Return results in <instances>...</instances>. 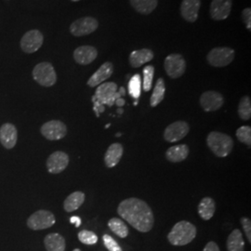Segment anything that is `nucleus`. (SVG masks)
<instances>
[{
	"label": "nucleus",
	"mask_w": 251,
	"mask_h": 251,
	"mask_svg": "<svg viewBox=\"0 0 251 251\" xmlns=\"http://www.w3.org/2000/svg\"><path fill=\"white\" fill-rule=\"evenodd\" d=\"M117 213L141 233H148L153 227L154 217L152 209L142 199L131 198L123 200L117 207Z\"/></svg>",
	"instance_id": "1"
},
{
	"label": "nucleus",
	"mask_w": 251,
	"mask_h": 251,
	"mask_svg": "<svg viewBox=\"0 0 251 251\" xmlns=\"http://www.w3.org/2000/svg\"><path fill=\"white\" fill-rule=\"evenodd\" d=\"M197 233V227L195 225L186 221H181L173 226L168 234V240L173 246H185L196 238Z\"/></svg>",
	"instance_id": "2"
},
{
	"label": "nucleus",
	"mask_w": 251,
	"mask_h": 251,
	"mask_svg": "<svg viewBox=\"0 0 251 251\" xmlns=\"http://www.w3.org/2000/svg\"><path fill=\"white\" fill-rule=\"evenodd\" d=\"M206 144L218 157H226L233 148V139L229 135L218 131H212L207 135Z\"/></svg>",
	"instance_id": "3"
},
{
	"label": "nucleus",
	"mask_w": 251,
	"mask_h": 251,
	"mask_svg": "<svg viewBox=\"0 0 251 251\" xmlns=\"http://www.w3.org/2000/svg\"><path fill=\"white\" fill-rule=\"evenodd\" d=\"M118 98H121V96L117 91V84L114 82H106L98 86L92 100L93 102L98 101L102 105L106 104L111 107Z\"/></svg>",
	"instance_id": "4"
},
{
	"label": "nucleus",
	"mask_w": 251,
	"mask_h": 251,
	"mask_svg": "<svg viewBox=\"0 0 251 251\" xmlns=\"http://www.w3.org/2000/svg\"><path fill=\"white\" fill-rule=\"evenodd\" d=\"M33 77L39 85L43 87H52L57 81V75L50 63H38L33 70Z\"/></svg>",
	"instance_id": "5"
},
{
	"label": "nucleus",
	"mask_w": 251,
	"mask_h": 251,
	"mask_svg": "<svg viewBox=\"0 0 251 251\" xmlns=\"http://www.w3.org/2000/svg\"><path fill=\"white\" fill-rule=\"evenodd\" d=\"M234 59V50L230 48H215L211 50L207 56L206 61L213 67H225L232 63Z\"/></svg>",
	"instance_id": "6"
},
{
	"label": "nucleus",
	"mask_w": 251,
	"mask_h": 251,
	"mask_svg": "<svg viewBox=\"0 0 251 251\" xmlns=\"http://www.w3.org/2000/svg\"><path fill=\"white\" fill-rule=\"evenodd\" d=\"M55 222L56 220L52 212L41 209L29 217L27 220V225L34 231H39L50 228L55 225Z\"/></svg>",
	"instance_id": "7"
},
{
	"label": "nucleus",
	"mask_w": 251,
	"mask_h": 251,
	"mask_svg": "<svg viewBox=\"0 0 251 251\" xmlns=\"http://www.w3.org/2000/svg\"><path fill=\"white\" fill-rule=\"evenodd\" d=\"M165 70L171 78H179L186 71V62L180 54L169 55L164 63Z\"/></svg>",
	"instance_id": "8"
},
{
	"label": "nucleus",
	"mask_w": 251,
	"mask_h": 251,
	"mask_svg": "<svg viewBox=\"0 0 251 251\" xmlns=\"http://www.w3.org/2000/svg\"><path fill=\"white\" fill-rule=\"evenodd\" d=\"M44 42V36L38 30H30L26 32L21 39L20 45L23 51L25 53H35L37 51Z\"/></svg>",
	"instance_id": "9"
},
{
	"label": "nucleus",
	"mask_w": 251,
	"mask_h": 251,
	"mask_svg": "<svg viewBox=\"0 0 251 251\" xmlns=\"http://www.w3.org/2000/svg\"><path fill=\"white\" fill-rule=\"evenodd\" d=\"M99 27L98 21L93 17H83L75 21L70 26L73 36H84L95 32Z\"/></svg>",
	"instance_id": "10"
},
{
	"label": "nucleus",
	"mask_w": 251,
	"mask_h": 251,
	"mask_svg": "<svg viewBox=\"0 0 251 251\" xmlns=\"http://www.w3.org/2000/svg\"><path fill=\"white\" fill-rule=\"evenodd\" d=\"M41 133L50 141H58L67 134V127L60 120H51L41 126Z\"/></svg>",
	"instance_id": "11"
},
{
	"label": "nucleus",
	"mask_w": 251,
	"mask_h": 251,
	"mask_svg": "<svg viewBox=\"0 0 251 251\" xmlns=\"http://www.w3.org/2000/svg\"><path fill=\"white\" fill-rule=\"evenodd\" d=\"M190 126L185 121H176L168 126L164 131V139L169 143H177L188 134Z\"/></svg>",
	"instance_id": "12"
},
{
	"label": "nucleus",
	"mask_w": 251,
	"mask_h": 251,
	"mask_svg": "<svg viewBox=\"0 0 251 251\" xmlns=\"http://www.w3.org/2000/svg\"><path fill=\"white\" fill-rule=\"evenodd\" d=\"M225 103L224 96L214 90L204 92L200 97V105L206 112H214L223 107Z\"/></svg>",
	"instance_id": "13"
},
{
	"label": "nucleus",
	"mask_w": 251,
	"mask_h": 251,
	"mask_svg": "<svg viewBox=\"0 0 251 251\" xmlns=\"http://www.w3.org/2000/svg\"><path fill=\"white\" fill-rule=\"evenodd\" d=\"M233 0H212L209 8L211 18L215 21H224L231 14Z\"/></svg>",
	"instance_id": "14"
},
{
	"label": "nucleus",
	"mask_w": 251,
	"mask_h": 251,
	"mask_svg": "<svg viewBox=\"0 0 251 251\" xmlns=\"http://www.w3.org/2000/svg\"><path fill=\"white\" fill-rule=\"evenodd\" d=\"M69 164V156L66 152L57 151L51 153L47 160V169L51 174L63 172Z\"/></svg>",
	"instance_id": "15"
},
{
	"label": "nucleus",
	"mask_w": 251,
	"mask_h": 251,
	"mask_svg": "<svg viewBox=\"0 0 251 251\" xmlns=\"http://www.w3.org/2000/svg\"><path fill=\"white\" fill-rule=\"evenodd\" d=\"M98 50L92 46H81L74 51V59L81 65H88L95 61Z\"/></svg>",
	"instance_id": "16"
},
{
	"label": "nucleus",
	"mask_w": 251,
	"mask_h": 251,
	"mask_svg": "<svg viewBox=\"0 0 251 251\" xmlns=\"http://www.w3.org/2000/svg\"><path fill=\"white\" fill-rule=\"evenodd\" d=\"M200 7V0H182L180 5V14L186 22L195 23L198 20Z\"/></svg>",
	"instance_id": "17"
},
{
	"label": "nucleus",
	"mask_w": 251,
	"mask_h": 251,
	"mask_svg": "<svg viewBox=\"0 0 251 251\" xmlns=\"http://www.w3.org/2000/svg\"><path fill=\"white\" fill-rule=\"evenodd\" d=\"M114 72V65L110 62L103 63L99 69L94 73L88 80V85L91 88L98 87L100 84H102L104 81L107 80L111 77Z\"/></svg>",
	"instance_id": "18"
},
{
	"label": "nucleus",
	"mask_w": 251,
	"mask_h": 251,
	"mask_svg": "<svg viewBox=\"0 0 251 251\" xmlns=\"http://www.w3.org/2000/svg\"><path fill=\"white\" fill-rule=\"evenodd\" d=\"M17 129L12 124H4L0 127V143L7 149H12L17 143Z\"/></svg>",
	"instance_id": "19"
},
{
	"label": "nucleus",
	"mask_w": 251,
	"mask_h": 251,
	"mask_svg": "<svg viewBox=\"0 0 251 251\" xmlns=\"http://www.w3.org/2000/svg\"><path fill=\"white\" fill-rule=\"evenodd\" d=\"M153 59V53L151 50L143 49L139 50H134L129 55V63L132 67L139 68L145 63L151 62Z\"/></svg>",
	"instance_id": "20"
},
{
	"label": "nucleus",
	"mask_w": 251,
	"mask_h": 251,
	"mask_svg": "<svg viewBox=\"0 0 251 251\" xmlns=\"http://www.w3.org/2000/svg\"><path fill=\"white\" fill-rule=\"evenodd\" d=\"M123 146L120 144H113L109 146L104 154V163L107 168H114L120 161L123 155Z\"/></svg>",
	"instance_id": "21"
},
{
	"label": "nucleus",
	"mask_w": 251,
	"mask_h": 251,
	"mask_svg": "<svg viewBox=\"0 0 251 251\" xmlns=\"http://www.w3.org/2000/svg\"><path fill=\"white\" fill-rule=\"evenodd\" d=\"M189 147L186 144L174 145L168 149L166 152V157L172 163L183 161L188 157Z\"/></svg>",
	"instance_id": "22"
},
{
	"label": "nucleus",
	"mask_w": 251,
	"mask_h": 251,
	"mask_svg": "<svg viewBox=\"0 0 251 251\" xmlns=\"http://www.w3.org/2000/svg\"><path fill=\"white\" fill-rule=\"evenodd\" d=\"M47 251H65L66 242L61 234L57 233H49L44 239Z\"/></svg>",
	"instance_id": "23"
},
{
	"label": "nucleus",
	"mask_w": 251,
	"mask_h": 251,
	"mask_svg": "<svg viewBox=\"0 0 251 251\" xmlns=\"http://www.w3.org/2000/svg\"><path fill=\"white\" fill-rule=\"evenodd\" d=\"M216 211V203L211 198H203L198 205V214L204 220H210Z\"/></svg>",
	"instance_id": "24"
},
{
	"label": "nucleus",
	"mask_w": 251,
	"mask_h": 251,
	"mask_svg": "<svg viewBox=\"0 0 251 251\" xmlns=\"http://www.w3.org/2000/svg\"><path fill=\"white\" fill-rule=\"evenodd\" d=\"M227 251H245V241L243 234L239 229H234L227 238Z\"/></svg>",
	"instance_id": "25"
},
{
	"label": "nucleus",
	"mask_w": 251,
	"mask_h": 251,
	"mask_svg": "<svg viewBox=\"0 0 251 251\" xmlns=\"http://www.w3.org/2000/svg\"><path fill=\"white\" fill-rule=\"evenodd\" d=\"M129 1L131 6L137 12L144 15H148L152 13L158 5L157 0H129Z\"/></svg>",
	"instance_id": "26"
},
{
	"label": "nucleus",
	"mask_w": 251,
	"mask_h": 251,
	"mask_svg": "<svg viewBox=\"0 0 251 251\" xmlns=\"http://www.w3.org/2000/svg\"><path fill=\"white\" fill-rule=\"evenodd\" d=\"M85 201V194L82 192H75L64 200L63 207L65 211L73 212L78 209Z\"/></svg>",
	"instance_id": "27"
},
{
	"label": "nucleus",
	"mask_w": 251,
	"mask_h": 251,
	"mask_svg": "<svg viewBox=\"0 0 251 251\" xmlns=\"http://www.w3.org/2000/svg\"><path fill=\"white\" fill-rule=\"evenodd\" d=\"M108 227L110 230L117 234L120 238H126L128 235V227L126 226L125 223L118 218H113L108 222Z\"/></svg>",
	"instance_id": "28"
},
{
	"label": "nucleus",
	"mask_w": 251,
	"mask_h": 251,
	"mask_svg": "<svg viewBox=\"0 0 251 251\" xmlns=\"http://www.w3.org/2000/svg\"><path fill=\"white\" fill-rule=\"evenodd\" d=\"M166 87H165V81L163 78H158L156 81L155 87L152 90V96L150 99V104L152 107L157 106L165 97Z\"/></svg>",
	"instance_id": "29"
},
{
	"label": "nucleus",
	"mask_w": 251,
	"mask_h": 251,
	"mask_svg": "<svg viewBox=\"0 0 251 251\" xmlns=\"http://www.w3.org/2000/svg\"><path fill=\"white\" fill-rule=\"evenodd\" d=\"M141 92H142V78L139 74H136L128 82V93L132 98L138 100L141 96Z\"/></svg>",
	"instance_id": "30"
},
{
	"label": "nucleus",
	"mask_w": 251,
	"mask_h": 251,
	"mask_svg": "<svg viewBox=\"0 0 251 251\" xmlns=\"http://www.w3.org/2000/svg\"><path fill=\"white\" fill-rule=\"evenodd\" d=\"M238 115L243 120H250L251 118V100L249 96H244L239 101Z\"/></svg>",
	"instance_id": "31"
},
{
	"label": "nucleus",
	"mask_w": 251,
	"mask_h": 251,
	"mask_svg": "<svg viewBox=\"0 0 251 251\" xmlns=\"http://www.w3.org/2000/svg\"><path fill=\"white\" fill-rule=\"evenodd\" d=\"M236 137L239 142L251 146V127L250 126H243L236 130Z\"/></svg>",
	"instance_id": "32"
},
{
	"label": "nucleus",
	"mask_w": 251,
	"mask_h": 251,
	"mask_svg": "<svg viewBox=\"0 0 251 251\" xmlns=\"http://www.w3.org/2000/svg\"><path fill=\"white\" fill-rule=\"evenodd\" d=\"M78 239L82 244L88 245V246H92L95 245L98 242V236L97 234L91 231L88 230H83L78 233Z\"/></svg>",
	"instance_id": "33"
},
{
	"label": "nucleus",
	"mask_w": 251,
	"mask_h": 251,
	"mask_svg": "<svg viewBox=\"0 0 251 251\" xmlns=\"http://www.w3.org/2000/svg\"><path fill=\"white\" fill-rule=\"evenodd\" d=\"M154 75V67L152 65H147L144 68V90L149 91L152 88V79Z\"/></svg>",
	"instance_id": "34"
},
{
	"label": "nucleus",
	"mask_w": 251,
	"mask_h": 251,
	"mask_svg": "<svg viewBox=\"0 0 251 251\" xmlns=\"http://www.w3.org/2000/svg\"><path fill=\"white\" fill-rule=\"evenodd\" d=\"M102 240L103 244L105 246V248L109 251H123L121 247L119 246V244L109 234H104L102 236Z\"/></svg>",
	"instance_id": "35"
},
{
	"label": "nucleus",
	"mask_w": 251,
	"mask_h": 251,
	"mask_svg": "<svg viewBox=\"0 0 251 251\" xmlns=\"http://www.w3.org/2000/svg\"><path fill=\"white\" fill-rule=\"evenodd\" d=\"M241 225H242L244 232L246 233V236L248 237L249 243H251V219L247 217H243L241 219Z\"/></svg>",
	"instance_id": "36"
},
{
	"label": "nucleus",
	"mask_w": 251,
	"mask_h": 251,
	"mask_svg": "<svg viewBox=\"0 0 251 251\" xmlns=\"http://www.w3.org/2000/svg\"><path fill=\"white\" fill-rule=\"evenodd\" d=\"M242 18L244 21V24L247 27V29H249V31L251 30V8H247L244 9L242 12Z\"/></svg>",
	"instance_id": "37"
},
{
	"label": "nucleus",
	"mask_w": 251,
	"mask_h": 251,
	"mask_svg": "<svg viewBox=\"0 0 251 251\" xmlns=\"http://www.w3.org/2000/svg\"><path fill=\"white\" fill-rule=\"evenodd\" d=\"M203 251H221L219 246L214 241L207 243Z\"/></svg>",
	"instance_id": "38"
},
{
	"label": "nucleus",
	"mask_w": 251,
	"mask_h": 251,
	"mask_svg": "<svg viewBox=\"0 0 251 251\" xmlns=\"http://www.w3.org/2000/svg\"><path fill=\"white\" fill-rule=\"evenodd\" d=\"M70 223L75 225L76 228H78L81 225V219L78 216H73L70 219Z\"/></svg>",
	"instance_id": "39"
},
{
	"label": "nucleus",
	"mask_w": 251,
	"mask_h": 251,
	"mask_svg": "<svg viewBox=\"0 0 251 251\" xmlns=\"http://www.w3.org/2000/svg\"><path fill=\"white\" fill-rule=\"evenodd\" d=\"M115 103L117 104L118 107H122V106H124V105H125V100L123 99V98H118V99L116 100Z\"/></svg>",
	"instance_id": "40"
},
{
	"label": "nucleus",
	"mask_w": 251,
	"mask_h": 251,
	"mask_svg": "<svg viewBox=\"0 0 251 251\" xmlns=\"http://www.w3.org/2000/svg\"><path fill=\"white\" fill-rule=\"evenodd\" d=\"M118 93L120 94V96H125L126 95V90L123 88V87H121L119 90H118Z\"/></svg>",
	"instance_id": "41"
},
{
	"label": "nucleus",
	"mask_w": 251,
	"mask_h": 251,
	"mask_svg": "<svg viewBox=\"0 0 251 251\" xmlns=\"http://www.w3.org/2000/svg\"><path fill=\"white\" fill-rule=\"evenodd\" d=\"M123 109L122 108H118V110H117V113L119 114V115H121V114H123Z\"/></svg>",
	"instance_id": "42"
},
{
	"label": "nucleus",
	"mask_w": 251,
	"mask_h": 251,
	"mask_svg": "<svg viewBox=\"0 0 251 251\" xmlns=\"http://www.w3.org/2000/svg\"><path fill=\"white\" fill-rule=\"evenodd\" d=\"M73 251H81L79 249H75V250H74Z\"/></svg>",
	"instance_id": "43"
},
{
	"label": "nucleus",
	"mask_w": 251,
	"mask_h": 251,
	"mask_svg": "<svg viewBox=\"0 0 251 251\" xmlns=\"http://www.w3.org/2000/svg\"><path fill=\"white\" fill-rule=\"evenodd\" d=\"M110 126H111L110 124H108V125L105 126V128H108Z\"/></svg>",
	"instance_id": "44"
},
{
	"label": "nucleus",
	"mask_w": 251,
	"mask_h": 251,
	"mask_svg": "<svg viewBox=\"0 0 251 251\" xmlns=\"http://www.w3.org/2000/svg\"><path fill=\"white\" fill-rule=\"evenodd\" d=\"M73 2H77V1H80V0H71Z\"/></svg>",
	"instance_id": "45"
},
{
	"label": "nucleus",
	"mask_w": 251,
	"mask_h": 251,
	"mask_svg": "<svg viewBox=\"0 0 251 251\" xmlns=\"http://www.w3.org/2000/svg\"><path fill=\"white\" fill-rule=\"evenodd\" d=\"M137 104H138V101H137V100H136V101H135V102H134V105H137Z\"/></svg>",
	"instance_id": "46"
},
{
	"label": "nucleus",
	"mask_w": 251,
	"mask_h": 251,
	"mask_svg": "<svg viewBox=\"0 0 251 251\" xmlns=\"http://www.w3.org/2000/svg\"><path fill=\"white\" fill-rule=\"evenodd\" d=\"M120 136H121V134H120V133H117V137H120Z\"/></svg>",
	"instance_id": "47"
}]
</instances>
